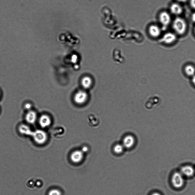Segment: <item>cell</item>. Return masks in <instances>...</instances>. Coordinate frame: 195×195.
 <instances>
[{"instance_id": "6da1fadb", "label": "cell", "mask_w": 195, "mask_h": 195, "mask_svg": "<svg viewBox=\"0 0 195 195\" xmlns=\"http://www.w3.org/2000/svg\"><path fill=\"white\" fill-rule=\"evenodd\" d=\"M173 28L177 34L182 35L185 33L187 29V25L184 19L178 17L173 21Z\"/></svg>"}, {"instance_id": "30bf717a", "label": "cell", "mask_w": 195, "mask_h": 195, "mask_svg": "<svg viewBox=\"0 0 195 195\" xmlns=\"http://www.w3.org/2000/svg\"><path fill=\"white\" fill-rule=\"evenodd\" d=\"M181 172L186 177H191L194 175V170L192 166H187L182 168Z\"/></svg>"}, {"instance_id": "7c38bea8", "label": "cell", "mask_w": 195, "mask_h": 195, "mask_svg": "<svg viewBox=\"0 0 195 195\" xmlns=\"http://www.w3.org/2000/svg\"><path fill=\"white\" fill-rule=\"evenodd\" d=\"M149 31L151 36L154 38H157L160 35L161 33L160 28L156 25H153L150 26Z\"/></svg>"}, {"instance_id": "8992f818", "label": "cell", "mask_w": 195, "mask_h": 195, "mask_svg": "<svg viewBox=\"0 0 195 195\" xmlns=\"http://www.w3.org/2000/svg\"><path fill=\"white\" fill-rule=\"evenodd\" d=\"M177 40V37L174 34L172 33H166L163 35L162 41L166 44H171Z\"/></svg>"}, {"instance_id": "d4e9b609", "label": "cell", "mask_w": 195, "mask_h": 195, "mask_svg": "<svg viewBox=\"0 0 195 195\" xmlns=\"http://www.w3.org/2000/svg\"><path fill=\"white\" fill-rule=\"evenodd\" d=\"M194 31H195V29H194Z\"/></svg>"}, {"instance_id": "5bb4252c", "label": "cell", "mask_w": 195, "mask_h": 195, "mask_svg": "<svg viewBox=\"0 0 195 195\" xmlns=\"http://www.w3.org/2000/svg\"><path fill=\"white\" fill-rule=\"evenodd\" d=\"M92 79L88 76H86L82 80L81 84L85 89H88L91 87L92 84Z\"/></svg>"}, {"instance_id": "4fadbf2b", "label": "cell", "mask_w": 195, "mask_h": 195, "mask_svg": "<svg viewBox=\"0 0 195 195\" xmlns=\"http://www.w3.org/2000/svg\"><path fill=\"white\" fill-rule=\"evenodd\" d=\"M170 10L171 13L175 15H180L182 12V7L176 3H173L171 5Z\"/></svg>"}, {"instance_id": "ba28073f", "label": "cell", "mask_w": 195, "mask_h": 195, "mask_svg": "<svg viewBox=\"0 0 195 195\" xmlns=\"http://www.w3.org/2000/svg\"><path fill=\"white\" fill-rule=\"evenodd\" d=\"M135 140L134 136L132 135H127L124 138L123 145L125 148L129 149L132 148L134 146Z\"/></svg>"}, {"instance_id": "ffe728a7", "label": "cell", "mask_w": 195, "mask_h": 195, "mask_svg": "<svg viewBox=\"0 0 195 195\" xmlns=\"http://www.w3.org/2000/svg\"><path fill=\"white\" fill-rule=\"evenodd\" d=\"M88 149L87 147L86 146H84L83 147L82 149V151L83 153H85V152H86L88 151Z\"/></svg>"}, {"instance_id": "44dd1931", "label": "cell", "mask_w": 195, "mask_h": 195, "mask_svg": "<svg viewBox=\"0 0 195 195\" xmlns=\"http://www.w3.org/2000/svg\"><path fill=\"white\" fill-rule=\"evenodd\" d=\"M191 82H192V84L193 86H194V87L195 88V75L192 77V79H191Z\"/></svg>"}, {"instance_id": "52a82bcc", "label": "cell", "mask_w": 195, "mask_h": 195, "mask_svg": "<svg viewBox=\"0 0 195 195\" xmlns=\"http://www.w3.org/2000/svg\"><path fill=\"white\" fill-rule=\"evenodd\" d=\"M171 16L167 12H162L159 15V20L164 26H167L171 22Z\"/></svg>"}, {"instance_id": "603a6c76", "label": "cell", "mask_w": 195, "mask_h": 195, "mask_svg": "<svg viewBox=\"0 0 195 195\" xmlns=\"http://www.w3.org/2000/svg\"><path fill=\"white\" fill-rule=\"evenodd\" d=\"M177 1L180 3H184L187 1V0H177Z\"/></svg>"}, {"instance_id": "8fae6325", "label": "cell", "mask_w": 195, "mask_h": 195, "mask_svg": "<svg viewBox=\"0 0 195 195\" xmlns=\"http://www.w3.org/2000/svg\"><path fill=\"white\" fill-rule=\"evenodd\" d=\"M37 115L34 111H30L28 112L26 116V120L28 123L33 124L37 120Z\"/></svg>"}, {"instance_id": "d6986e66", "label": "cell", "mask_w": 195, "mask_h": 195, "mask_svg": "<svg viewBox=\"0 0 195 195\" xmlns=\"http://www.w3.org/2000/svg\"><path fill=\"white\" fill-rule=\"evenodd\" d=\"M190 4L191 6L195 9V0H190Z\"/></svg>"}, {"instance_id": "cb8c5ba5", "label": "cell", "mask_w": 195, "mask_h": 195, "mask_svg": "<svg viewBox=\"0 0 195 195\" xmlns=\"http://www.w3.org/2000/svg\"><path fill=\"white\" fill-rule=\"evenodd\" d=\"M151 195H161L160 194L157 192H155L152 194Z\"/></svg>"}, {"instance_id": "2e32d148", "label": "cell", "mask_w": 195, "mask_h": 195, "mask_svg": "<svg viewBox=\"0 0 195 195\" xmlns=\"http://www.w3.org/2000/svg\"><path fill=\"white\" fill-rule=\"evenodd\" d=\"M184 72L187 76L192 77L195 75V68L192 65H188L185 67Z\"/></svg>"}, {"instance_id": "7a4b0ae2", "label": "cell", "mask_w": 195, "mask_h": 195, "mask_svg": "<svg viewBox=\"0 0 195 195\" xmlns=\"http://www.w3.org/2000/svg\"><path fill=\"white\" fill-rule=\"evenodd\" d=\"M30 136L32 137L35 142L40 145L45 143L48 138L47 133L40 130H36L34 132L32 131Z\"/></svg>"}, {"instance_id": "3957f363", "label": "cell", "mask_w": 195, "mask_h": 195, "mask_svg": "<svg viewBox=\"0 0 195 195\" xmlns=\"http://www.w3.org/2000/svg\"><path fill=\"white\" fill-rule=\"evenodd\" d=\"M171 182L174 187L179 189L183 186L184 180L182 173L175 172L173 174L171 178Z\"/></svg>"}, {"instance_id": "e0dca14e", "label": "cell", "mask_w": 195, "mask_h": 195, "mask_svg": "<svg viewBox=\"0 0 195 195\" xmlns=\"http://www.w3.org/2000/svg\"><path fill=\"white\" fill-rule=\"evenodd\" d=\"M124 147L123 145L117 144L114 147V150L115 153L120 154L123 151Z\"/></svg>"}, {"instance_id": "ac0fdd59", "label": "cell", "mask_w": 195, "mask_h": 195, "mask_svg": "<svg viewBox=\"0 0 195 195\" xmlns=\"http://www.w3.org/2000/svg\"><path fill=\"white\" fill-rule=\"evenodd\" d=\"M48 195H61V192L57 189H52L49 191Z\"/></svg>"}, {"instance_id": "5b68a950", "label": "cell", "mask_w": 195, "mask_h": 195, "mask_svg": "<svg viewBox=\"0 0 195 195\" xmlns=\"http://www.w3.org/2000/svg\"><path fill=\"white\" fill-rule=\"evenodd\" d=\"M84 153L81 150H76L74 151L71 155V159L72 162L78 163L82 160Z\"/></svg>"}, {"instance_id": "7402d4cb", "label": "cell", "mask_w": 195, "mask_h": 195, "mask_svg": "<svg viewBox=\"0 0 195 195\" xmlns=\"http://www.w3.org/2000/svg\"><path fill=\"white\" fill-rule=\"evenodd\" d=\"M31 105L29 103H27L25 105V108L26 109L29 110L31 109Z\"/></svg>"}, {"instance_id": "9c48e42d", "label": "cell", "mask_w": 195, "mask_h": 195, "mask_svg": "<svg viewBox=\"0 0 195 195\" xmlns=\"http://www.w3.org/2000/svg\"><path fill=\"white\" fill-rule=\"evenodd\" d=\"M39 123L41 127L46 128L51 124V120L49 116L47 115H43L40 117Z\"/></svg>"}, {"instance_id": "277c9868", "label": "cell", "mask_w": 195, "mask_h": 195, "mask_svg": "<svg viewBox=\"0 0 195 195\" xmlns=\"http://www.w3.org/2000/svg\"><path fill=\"white\" fill-rule=\"evenodd\" d=\"M88 97V94L86 91L80 90L76 93L74 95V102L77 104H82L84 103L87 100Z\"/></svg>"}, {"instance_id": "9a60e30c", "label": "cell", "mask_w": 195, "mask_h": 195, "mask_svg": "<svg viewBox=\"0 0 195 195\" xmlns=\"http://www.w3.org/2000/svg\"><path fill=\"white\" fill-rule=\"evenodd\" d=\"M19 132L27 136H31L32 131L30 128L25 125H21L19 127Z\"/></svg>"}]
</instances>
